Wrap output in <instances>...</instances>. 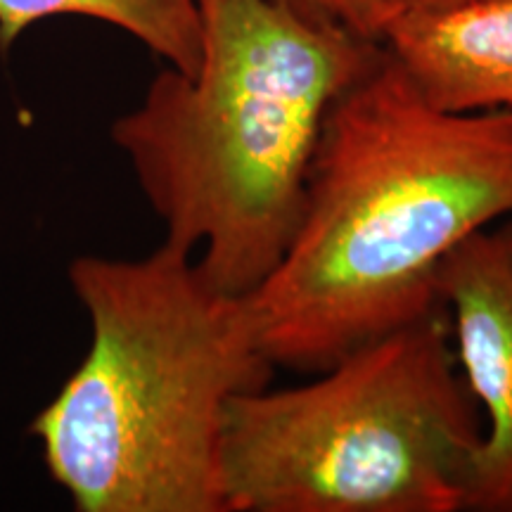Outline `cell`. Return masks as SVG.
<instances>
[{
	"label": "cell",
	"instance_id": "obj_1",
	"mask_svg": "<svg viewBox=\"0 0 512 512\" xmlns=\"http://www.w3.org/2000/svg\"><path fill=\"white\" fill-rule=\"evenodd\" d=\"M512 219V112H448L382 53L332 105L280 264L252 294L275 368L320 373L439 311L441 261Z\"/></svg>",
	"mask_w": 512,
	"mask_h": 512
},
{
	"label": "cell",
	"instance_id": "obj_2",
	"mask_svg": "<svg viewBox=\"0 0 512 512\" xmlns=\"http://www.w3.org/2000/svg\"><path fill=\"white\" fill-rule=\"evenodd\" d=\"M195 72L164 67L112 124L164 242L252 294L290 245L328 112L382 43L287 0H197Z\"/></svg>",
	"mask_w": 512,
	"mask_h": 512
},
{
	"label": "cell",
	"instance_id": "obj_3",
	"mask_svg": "<svg viewBox=\"0 0 512 512\" xmlns=\"http://www.w3.org/2000/svg\"><path fill=\"white\" fill-rule=\"evenodd\" d=\"M67 278L91 344L29 425L50 479L79 512H226V411L275 370L247 294L169 242L76 256Z\"/></svg>",
	"mask_w": 512,
	"mask_h": 512
},
{
	"label": "cell",
	"instance_id": "obj_4",
	"mask_svg": "<svg viewBox=\"0 0 512 512\" xmlns=\"http://www.w3.org/2000/svg\"><path fill=\"white\" fill-rule=\"evenodd\" d=\"M223 420L226 512H463L482 413L444 311L370 339Z\"/></svg>",
	"mask_w": 512,
	"mask_h": 512
},
{
	"label": "cell",
	"instance_id": "obj_5",
	"mask_svg": "<svg viewBox=\"0 0 512 512\" xmlns=\"http://www.w3.org/2000/svg\"><path fill=\"white\" fill-rule=\"evenodd\" d=\"M434 290L482 413L463 512H512V219L460 242L441 261Z\"/></svg>",
	"mask_w": 512,
	"mask_h": 512
},
{
	"label": "cell",
	"instance_id": "obj_6",
	"mask_svg": "<svg viewBox=\"0 0 512 512\" xmlns=\"http://www.w3.org/2000/svg\"><path fill=\"white\" fill-rule=\"evenodd\" d=\"M380 43L441 110L512 112V0L394 10Z\"/></svg>",
	"mask_w": 512,
	"mask_h": 512
},
{
	"label": "cell",
	"instance_id": "obj_7",
	"mask_svg": "<svg viewBox=\"0 0 512 512\" xmlns=\"http://www.w3.org/2000/svg\"><path fill=\"white\" fill-rule=\"evenodd\" d=\"M53 17L110 24L181 74L195 72L202 55L197 0H0V53H8L31 27Z\"/></svg>",
	"mask_w": 512,
	"mask_h": 512
},
{
	"label": "cell",
	"instance_id": "obj_8",
	"mask_svg": "<svg viewBox=\"0 0 512 512\" xmlns=\"http://www.w3.org/2000/svg\"><path fill=\"white\" fill-rule=\"evenodd\" d=\"M287 3L306 15L344 24L373 41H380L384 24L394 12L384 0H287Z\"/></svg>",
	"mask_w": 512,
	"mask_h": 512
},
{
	"label": "cell",
	"instance_id": "obj_9",
	"mask_svg": "<svg viewBox=\"0 0 512 512\" xmlns=\"http://www.w3.org/2000/svg\"><path fill=\"white\" fill-rule=\"evenodd\" d=\"M392 10L401 8H448V5L472 3V0H384Z\"/></svg>",
	"mask_w": 512,
	"mask_h": 512
}]
</instances>
